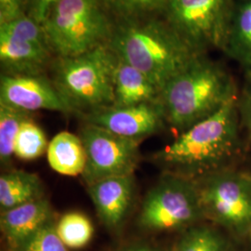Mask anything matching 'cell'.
I'll return each mask as SVG.
<instances>
[{"label": "cell", "instance_id": "6da1fadb", "mask_svg": "<svg viewBox=\"0 0 251 251\" xmlns=\"http://www.w3.org/2000/svg\"><path fill=\"white\" fill-rule=\"evenodd\" d=\"M240 124L236 96L210 117L180 132L153 159L168 174L193 180L223 171L238 150Z\"/></svg>", "mask_w": 251, "mask_h": 251}, {"label": "cell", "instance_id": "7a4b0ae2", "mask_svg": "<svg viewBox=\"0 0 251 251\" xmlns=\"http://www.w3.org/2000/svg\"><path fill=\"white\" fill-rule=\"evenodd\" d=\"M110 48L118 58L144 73L160 91L173 76L203 55L167 21L158 20H125L113 29Z\"/></svg>", "mask_w": 251, "mask_h": 251}, {"label": "cell", "instance_id": "3957f363", "mask_svg": "<svg viewBox=\"0 0 251 251\" xmlns=\"http://www.w3.org/2000/svg\"><path fill=\"white\" fill-rule=\"evenodd\" d=\"M236 96L230 73L203 54L163 87L159 102L166 123L182 132Z\"/></svg>", "mask_w": 251, "mask_h": 251}, {"label": "cell", "instance_id": "277c9868", "mask_svg": "<svg viewBox=\"0 0 251 251\" xmlns=\"http://www.w3.org/2000/svg\"><path fill=\"white\" fill-rule=\"evenodd\" d=\"M117 56L100 45L89 52L61 58L54 64V82L63 99L88 113L114 104V70Z\"/></svg>", "mask_w": 251, "mask_h": 251}, {"label": "cell", "instance_id": "5b68a950", "mask_svg": "<svg viewBox=\"0 0 251 251\" xmlns=\"http://www.w3.org/2000/svg\"><path fill=\"white\" fill-rule=\"evenodd\" d=\"M41 25L51 50L61 58L104 45L113 31L100 0H59Z\"/></svg>", "mask_w": 251, "mask_h": 251}, {"label": "cell", "instance_id": "8992f818", "mask_svg": "<svg viewBox=\"0 0 251 251\" xmlns=\"http://www.w3.org/2000/svg\"><path fill=\"white\" fill-rule=\"evenodd\" d=\"M233 0H167V22L189 44L204 52H225L233 13Z\"/></svg>", "mask_w": 251, "mask_h": 251}, {"label": "cell", "instance_id": "52a82bcc", "mask_svg": "<svg viewBox=\"0 0 251 251\" xmlns=\"http://www.w3.org/2000/svg\"><path fill=\"white\" fill-rule=\"evenodd\" d=\"M196 181L203 216L239 234L251 233V175L217 171Z\"/></svg>", "mask_w": 251, "mask_h": 251}, {"label": "cell", "instance_id": "ba28073f", "mask_svg": "<svg viewBox=\"0 0 251 251\" xmlns=\"http://www.w3.org/2000/svg\"><path fill=\"white\" fill-rule=\"evenodd\" d=\"M203 216L196 181L167 174L149 191L140 214V225L152 231L173 230Z\"/></svg>", "mask_w": 251, "mask_h": 251}, {"label": "cell", "instance_id": "9c48e42d", "mask_svg": "<svg viewBox=\"0 0 251 251\" xmlns=\"http://www.w3.org/2000/svg\"><path fill=\"white\" fill-rule=\"evenodd\" d=\"M79 137L86 151L82 178L88 185L100 179L133 175L140 160L141 140L126 138L86 123Z\"/></svg>", "mask_w": 251, "mask_h": 251}, {"label": "cell", "instance_id": "30bf717a", "mask_svg": "<svg viewBox=\"0 0 251 251\" xmlns=\"http://www.w3.org/2000/svg\"><path fill=\"white\" fill-rule=\"evenodd\" d=\"M0 103L26 113L49 110L71 113L74 110L63 99L53 83L40 75H1Z\"/></svg>", "mask_w": 251, "mask_h": 251}, {"label": "cell", "instance_id": "8fae6325", "mask_svg": "<svg viewBox=\"0 0 251 251\" xmlns=\"http://www.w3.org/2000/svg\"><path fill=\"white\" fill-rule=\"evenodd\" d=\"M86 123L115 134L142 140L158 132L166 123L159 101L127 107L103 108L85 115Z\"/></svg>", "mask_w": 251, "mask_h": 251}, {"label": "cell", "instance_id": "7c38bea8", "mask_svg": "<svg viewBox=\"0 0 251 251\" xmlns=\"http://www.w3.org/2000/svg\"><path fill=\"white\" fill-rule=\"evenodd\" d=\"M87 187L102 224L109 229L118 228L124 223L133 201V175L100 179Z\"/></svg>", "mask_w": 251, "mask_h": 251}, {"label": "cell", "instance_id": "4fadbf2b", "mask_svg": "<svg viewBox=\"0 0 251 251\" xmlns=\"http://www.w3.org/2000/svg\"><path fill=\"white\" fill-rule=\"evenodd\" d=\"M52 219L50 202L40 198L1 211L0 228L12 251H15Z\"/></svg>", "mask_w": 251, "mask_h": 251}, {"label": "cell", "instance_id": "5bb4252c", "mask_svg": "<svg viewBox=\"0 0 251 251\" xmlns=\"http://www.w3.org/2000/svg\"><path fill=\"white\" fill-rule=\"evenodd\" d=\"M50 51L49 47L0 34V62L6 75H40Z\"/></svg>", "mask_w": 251, "mask_h": 251}, {"label": "cell", "instance_id": "9a60e30c", "mask_svg": "<svg viewBox=\"0 0 251 251\" xmlns=\"http://www.w3.org/2000/svg\"><path fill=\"white\" fill-rule=\"evenodd\" d=\"M159 95L160 90L144 73L117 56L114 70V107L156 102L159 101Z\"/></svg>", "mask_w": 251, "mask_h": 251}, {"label": "cell", "instance_id": "2e32d148", "mask_svg": "<svg viewBox=\"0 0 251 251\" xmlns=\"http://www.w3.org/2000/svg\"><path fill=\"white\" fill-rule=\"evenodd\" d=\"M47 159L55 172L75 177L82 175L86 166V151L79 135L61 131L49 143Z\"/></svg>", "mask_w": 251, "mask_h": 251}, {"label": "cell", "instance_id": "e0dca14e", "mask_svg": "<svg viewBox=\"0 0 251 251\" xmlns=\"http://www.w3.org/2000/svg\"><path fill=\"white\" fill-rule=\"evenodd\" d=\"M225 53L244 70L251 69V0H233Z\"/></svg>", "mask_w": 251, "mask_h": 251}, {"label": "cell", "instance_id": "ac0fdd59", "mask_svg": "<svg viewBox=\"0 0 251 251\" xmlns=\"http://www.w3.org/2000/svg\"><path fill=\"white\" fill-rule=\"evenodd\" d=\"M41 179L32 172L11 171L0 177V210L5 211L43 198Z\"/></svg>", "mask_w": 251, "mask_h": 251}, {"label": "cell", "instance_id": "d6986e66", "mask_svg": "<svg viewBox=\"0 0 251 251\" xmlns=\"http://www.w3.org/2000/svg\"><path fill=\"white\" fill-rule=\"evenodd\" d=\"M56 232L68 249L77 250L90 243L94 228L90 219L81 212H68L55 224Z\"/></svg>", "mask_w": 251, "mask_h": 251}, {"label": "cell", "instance_id": "ffe728a7", "mask_svg": "<svg viewBox=\"0 0 251 251\" xmlns=\"http://www.w3.org/2000/svg\"><path fill=\"white\" fill-rule=\"evenodd\" d=\"M31 114L0 103V161L9 166L14 155V144L23 123Z\"/></svg>", "mask_w": 251, "mask_h": 251}, {"label": "cell", "instance_id": "44dd1931", "mask_svg": "<svg viewBox=\"0 0 251 251\" xmlns=\"http://www.w3.org/2000/svg\"><path fill=\"white\" fill-rule=\"evenodd\" d=\"M49 143L43 129L32 118L23 123L14 144V155L24 161H31L47 152Z\"/></svg>", "mask_w": 251, "mask_h": 251}, {"label": "cell", "instance_id": "7402d4cb", "mask_svg": "<svg viewBox=\"0 0 251 251\" xmlns=\"http://www.w3.org/2000/svg\"><path fill=\"white\" fill-rule=\"evenodd\" d=\"M0 34L34 42L50 49L42 25L28 15L0 25Z\"/></svg>", "mask_w": 251, "mask_h": 251}, {"label": "cell", "instance_id": "603a6c76", "mask_svg": "<svg viewBox=\"0 0 251 251\" xmlns=\"http://www.w3.org/2000/svg\"><path fill=\"white\" fill-rule=\"evenodd\" d=\"M125 20L139 19L146 14L165 9L167 0H100Z\"/></svg>", "mask_w": 251, "mask_h": 251}, {"label": "cell", "instance_id": "cb8c5ba5", "mask_svg": "<svg viewBox=\"0 0 251 251\" xmlns=\"http://www.w3.org/2000/svg\"><path fill=\"white\" fill-rule=\"evenodd\" d=\"M53 219L13 251H69L56 232Z\"/></svg>", "mask_w": 251, "mask_h": 251}, {"label": "cell", "instance_id": "d4e9b609", "mask_svg": "<svg viewBox=\"0 0 251 251\" xmlns=\"http://www.w3.org/2000/svg\"><path fill=\"white\" fill-rule=\"evenodd\" d=\"M214 231L208 228H194L179 240L177 251H206Z\"/></svg>", "mask_w": 251, "mask_h": 251}, {"label": "cell", "instance_id": "484cf974", "mask_svg": "<svg viewBox=\"0 0 251 251\" xmlns=\"http://www.w3.org/2000/svg\"><path fill=\"white\" fill-rule=\"evenodd\" d=\"M245 71V81L242 93L238 98L241 125L244 126L249 142L251 143V69Z\"/></svg>", "mask_w": 251, "mask_h": 251}, {"label": "cell", "instance_id": "4316f807", "mask_svg": "<svg viewBox=\"0 0 251 251\" xmlns=\"http://www.w3.org/2000/svg\"><path fill=\"white\" fill-rule=\"evenodd\" d=\"M28 0H0V25L27 15Z\"/></svg>", "mask_w": 251, "mask_h": 251}, {"label": "cell", "instance_id": "83f0119b", "mask_svg": "<svg viewBox=\"0 0 251 251\" xmlns=\"http://www.w3.org/2000/svg\"><path fill=\"white\" fill-rule=\"evenodd\" d=\"M59 0H28L27 2V15L42 23L50 7Z\"/></svg>", "mask_w": 251, "mask_h": 251}, {"label": "cell", "instance_id": "f1b7e54d", "mask_svg": "<svg viewBox=\"0 0 251 251\" xmlns=\"http://www.w3.org/2000/svg\"><path fill=\"white\" fill-rule=\"evenodd\" d=\"M124 251H152V249L148 246H145V245H138V246H134V247H131L129 249H126Z\"/></svg>", "mask_w": 251, "mask_h": 251}]
</instances>
